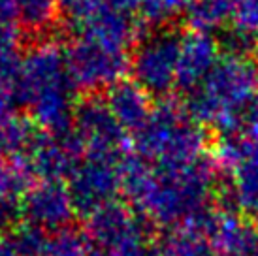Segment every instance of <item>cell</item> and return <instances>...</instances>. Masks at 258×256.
I'll use <instances>...</instances> for the list:
<instances>
[]
</instances>
